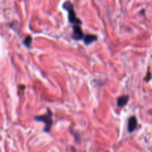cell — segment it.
I'll list each match as a JSON object with an SVG mask.
<instances>
[{"label": "cell", "instance_id": "5", "mask_svg": "<svg viewBox=\"0 0 152 152\" xmlns=\"http://www.w3.org/2000/svg\"><path fill=\"white\" fill-rule=\"evenodd\" d=\"M129 96L128 95H123L121 96H119L117 99V105L118 107H123L128 103L129 102Z\"/></svg>", "mask_w": 152, "mask_h": 152}, {"label": "cell", "instance_id": "6", "mask_svg": "<svg viewBox=\"0 0 152 152\" xmlns=\"http://www.w3.org/2000/svg\"><path fill=\"white\" fill-rule=\"evenodd\" d=\"M96 39H97V37L95 35H92V34H88V35L84 36V38H83L85 44L88 45L91 44L94 42L96 41Z\"/></svg>", "mask_w": 152, "mask_h": 152}, {"label": "cell", "instance_id": "2", "mask_svg": "<svg viewBox=\"0 0 152 152\" xmlns=\"http://www.w3.org/2000/svg\"><path fill=\"white\" fill-rule=\"evenodd\" d=\"M52 113L48 110V114H45L42 116H37L36 117L35 120L37 121L43 122L45 124L44 131L45 132H49L51 129L52 126H53V120H52Z\"/></svg>", "mask_w": 152, "mask_h": 152}, {"label": "cell", "instance_id": "4", "mask_svg": "<svg viewBox=\"0 0 152 152\" xmlns=\"http://www.w3.org/2000/svg\"><path fill=\"white\" fill-rule=\"evenodd\" d=\"M137 127V120L134 116L130 117L129 120V123H128V131L129 132L132 133L134 131L136 130Z\"/></svg>", "mask_w": 152, "mask_h": 152}, {"label": "cell", "instance_id": "3", "mask_svg": "<svg viewBox=\"0 0 152 152\" xmlns=\"http://www.w3.org/2000/svg\"><path fill=\"white\" fill-rule=\"evenodd\" d=\"M71 37L74 40H77V41L83 39L84 34H83V31L80 25H74L73 26V34Z\"/></svg>", "mask_w": 152, "mask_h": 152}, {"label": "cell", "instance_id": "7", "mask_svg": "<svg viewBox=\"0 0 152 152\" xmlns=\"http://www.w3.org/2000/svg\"><path fill=\"white\" fill-rule=\"evenodd\" d=\"M33 39L31 36H27L25 37V39L23 41V44L25 45V46H26L27 48H31V43H32Z\"/></svg>", "mask_w": 152, "mask_h": 152}, {"label": "cell", "instance_id": "1", "mask_svg": "<svg viewBox=\"0 0 152 152\" xmlns=\"http://www.w3.org/2000/svg\"><path fill=\"white\" fill-rule=\"evenodd\" d=\"M63 8L65 10H67L68 13V21H69L70 23L74 24V25H81L83 24V22H81L80 19L77 17V15H76L75 11L74 10V5H73L72 3L69 1H66L63 3V5H62Z\"/></svg>", "mask_w": 152, "mask_h": 152}]
</instances>
